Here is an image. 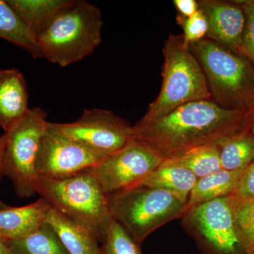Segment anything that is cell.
Returning a JSON list of instances; mask_svg holds the SVG:
<instances>
[{
	"instance_id": "cell-1",
	"label": "cell",
	"mask_w": 254,
	"mask_h": 254,
	"mask_svg": "<svg viewBox=\"0 0 254 254\" xmlns=\"http://www.w3.org/2000/svg\"><path fill=\"white\" fill-rule=\"evenodd\" d=\"M252 113L225 109L212 100L190 102L153 123L133 126V139L169 158L207 145L220 146L250 129Z\"/></svg>"
},
{
	"instance_id": "cell-2",
	"label": "cell",
	"mask_w": 254,
	"mask_h": 254,
	"mask_svg": "<svg viewBox=\"0 0 254 254\" xmlns=\"http://www.w3.org/2000/svg\"><path fill=\"white\" fill-rule=\"evenodd\" d=\"M103 14L84 0H69L38 41L43 58L62 67L91 55L102 42Z\"/></svg>"
},
{
	"instance_id": "cell-3",
	"label": "cell",
	"mask_w": 254,
	"mask_h": 254,
	"mask_svg": "<svg viewBox=\"0 0 254 254\" xmlns=\"http://www.w3.org/2000/svg\"><path fill=\"white\" fill-rule=\"evenodd\" d=\"M203 68L211 100L225 109L254 112V66L210 40L189 47Z\"/></svg>"
},
{
	"instance_id": "cell-4",
	"label": "cell",
	"mask_w": 254,
	"mask_h": 254,
	"mask_svg": "<svg viewBox=\"0 0 254 254\" xmlns=\"http://www.w3.org/2000/svg\"><path fill=\"white\" fill-rule=\"evenodd\" d=\"M36 190L51 208L103 242L113 218L108 194L93 175L83 171L66 178L40 179Z\"/></svg>"
},
{
	"instance_id": "cell-5",
	"label": "cell",
	"mask_w": 254,
	"mask_h": 254,
	"mask_svg": "<svg viewBox=\"0 0 254 254\" xmlns=\"http://www.w3.org/2000/svg\"><path fill=\"white\" fill-rule=\"evenodd\" d=\"M163 54L161 89L138 123H153L190 102L211 100L203 68L182 36L169 35Z\"/></svg>"
},
{
	"instance_id": "cell-6",
	"label": "cell",
	"mask_w": 254,
	"mask_h": 254,
	"mask_svg": "<svg viewBox=\"0 0 254 254\" xmlns=\"http://www.w3.org/2000/svg\"><path fill=\"white\" fill-rule=\"evenodd\" d=\"M112 218L141 246L150 234L182 218L187 200L168 190L136 186L108 194Z\"/></svg>"
},
{
	"instance_id": "cell-7",
	"label": "cell",
	"mask_w": 254,
	"mask_h": 254,
	"mask_svg": "<svg viewBox=\"0 0 254 254\" xmlns=\"http://www.w3.org/2000/svg\"><path fill=\"white\" fill-rule=\"evenodd\" d=\"M48 124L45 110L36 107L30 108L21 120L4 132V176L9 177L20 198H30L37 193V162Z\"/></svg>"
},
{
	"instance_id": "cell-8",
	"label": "cell",
	"mask_w": 254,
	"mask_h": 254,
	"mask_svg": "<svg viewBox=\"0 0 254 254\" xmlns=\"http://www.w3.org/2000/svg\"><path fill=\"white\" fill-rule=\"evenodd\" d=\"M233 194L192 207L182 227L202 254H247L234 215Z\"/></svg>"
},
{
	"instance_id": "cell-9",
	"label": "cell",
	"mask_w": 254,
	"mask_h": 254,
	"mask_svg": "<svg viewBox=\"0 0 254 254\" xmlns=\"http://www.w3.org/2000/svg\"><path fill=\"white\" fill-rule=\"evenodd\" d=\"M164 160L163 155L148 143L133 139L85 171L93 175L105 193L109 194L136 186Z\"/></svg>"
},
{
	"instance_id": "cell-10",
	"label": "cell",
	"mask_w": 254,
	"mask_h": 254,
	"mask_svg": "<svg viewBox=\"0 0 254 254\" xmlns=\"http://www.w3.org/2000/svg\"><path fill=\"white\" fill-rule=\"evenodd\" d=\"M52 125L64 136L105 156L133 140V126L110 110L86 109L73 123Z\"/></svg>"
},
{
	"instance_id": "cell-11",
	"label": "cell",
	"mask_w": 254,
	"mask_h": 254,
	"mask_svg": "<svg viewBox=\"0 0 254 254\" xmlns=\"http://www.w3.org/2000/svg\"><path fill=\"white\" fill-rule=\"evenodd\" d=\"M105 157L64 136L49 123L40 145L38 177L40 180L71 177L95 166Z\"/></svg>"
},
{
	"instance_id": "cell-12",
	"label": "cell",
	"mask_w": 254,
	"mask_h": 254,
	"mask_svg": "<svg viewBox=\"0 0 254 254\" xmlns=\"http://www.w3.org/2000/svg\"><path fill=\"white\" fill-rule=\"evenodd\" d=\"M198 3L208 21L207 39L243 56L242 37L246 16L242 6L237 1L200 0Z\"/></svg>"
},
{
	"instance_id": "cell-13",
	"label": "cell",
	"mask_w": 254,
	"mask_h": 254,
	"mask_svg": "<svg viewBox=\"0 0 254 254\" xmlns=\"http://www.w3.org/2000/svg\"><path fill=\"white\" fill-rule=\"evenodd\" d=\"M29 109L23 73L16 68L0 69V127L4 132L9 131Z\"/></svg>"
},
{
	"instance_id": "cell-14",
	"label": "cell",
	"mask_w": 254,
	"mask_h": 254,
	"mask_svg": "<svg viewBox=\"0 0 254 254\" xmlns=\"http://www.w3.org/2000/svg\"><path fill=\"white\" fill-rule=\"evenodd\" d=\"M50 208L41 198L25 206L0 209V238L9 242L28 236L45 223Z\"/></svg>"
},
{
	"instance_id": "cell-15",
	"label": "cell",
	"mask_w": 254,
	"mask_h": 254,
	"mask_svg": "<svg viewBox=\"0 0 254 254\" xmlns=\"http://www.w3.org/2000/svg\"><path fill=\"white\" fill-rule=\"evenodd\" d=\"M46 223L54 229L69 254H103L98 240L84 227L50 208Z\"/></svg>"
},
{
	"instance_id": "cell-16",
	"label": "cell",
	"mask_w": 254,
	"mask_h": 254,
	"mask_svg": "<svg viewBox=\"0 0 254 254\" xmlns=\"http://www.w3.org/2000/svg\"><path fill=\"white\" fill-rule=\"evenodd\" d=\"M246 168L238 170L221 169L198 179L187 200V211L195 205L233 194Z\"/></svg>"
},
{
	"instance_id": "cell-17",
	"label": "cell",
	"mask_w": 254,
	"mask_h": 254,
	"mask_svg": "<svg viewBox=\"0 0 254 254\" xmlns=\"http://www.w3.org/2000/svg\"><path fill=\"white\" fill-rule=\"evenodd\" d=\"M69 0H6L30 31L41 36Z\"/></svg>"
},
{
	"instance_id": "cell-18",
	"label": "cell",
	"mask_w": 254,
	"mask_h": 254,
	"mask_svg": "<svg viewBox=\"0 0 254 254\" xmlns=\"http://www.w3.org/2000/svg\"><path fill=\"white\" fill-rule=\"evenodd\" d=\"M198 180L187 169L170 163L165 158L158 168L136 186L168 190L188 200L190 191Z\"/></svg>"
},
{
	"instance_id": "cell-19",
	"label": "cell",
	"mask_w": 254,
	"mask_h": 254,
	"mask_svg": "<svg viewBox=\"0 0 254 254\" xmlns=\"http://www.w3.org/2000/svg\"><path fill=\"white\" fill-rule=\"evenodd\" d=\"M0 38L26 50L34 59L43 58L36 37L4 0H0Z\"/></svg>"
},
{
	"instance_id": "cell-20",
	"label": "cell",
	"mask_w": 254,
	"mask_h": 254,
	"mask_svg": "<svg viewBox=\"0 0 254 254\" xmlns=\"http://www.w3.org/2000/svg\"><path fill=\"white\" fill-rule=\"evenodd\" d=\"M7 244L13 254H69L54 229L46 222L28 236Z\"/></svg>"
},
{
	"instance_id": "cell-21",
	"label": "cell",
	"mask_w": 254,
	"mask_h": 254,
	"mask_svg": "<svg viewBox=\"0 0 254 254\" xmlns=\"http://www.w3.org/2000/svg\"><path fill=\"white\" fill-rule=\"evenodd\" d=\"M165 160L187 169L198 179L216 173L222 169L220 146L217 145L198 147Z\"/></svg>"
},
{
	"instance_id": "cell-22",
	"label": "cell",
	"mask_w": 254,
	"mask_h": 254,
	"mask_svg": "<svg viewBox=\"0 0 254 254\" xmlns=\"http://www.w3.org/2000/svg\"><path fill=\"white\" fill-rule=\"evenodd\" d=\"M222 169L238 170L254 161V135L250 129L235 135L220 146Z\"/></svg>"
},
{
	"instance_id": "cell-23",
	"label": "cell",
	"mask_w": 254,
	"mask_h": 254,
	"mask_svg": "<svg viewBox=\"0 0 254 254\" xmlns=\"http://www.w3.org/2000/svg\"><path fill=\"white\" fill-rule=\"evenodd\" d=\"M102 243L103 254H143L141 246L113 218Z\"/></svg>"
},
{
	"instance_id": "cell-24",
	"label": "cell",
	"mask_w": 254,
	"mask_h": 254,
	"mask_svg": "<svg viewBox=\"0 0 254 254\" xmlns=\"http://www.w3.org/2000/svg\"><path fill=\"white\" fill-rule=\"evenodd\" d=\"M234 215L247 254H254V200H237L235 198Z\"/></svg>"
},
{
	"instance_id": "cell-25",
	"label": "cell",
	"mask_w": 254,
	"mask_h": 254,
	"mask_svg": "<svg viewBox=\"0 0 254 254\" xmlns=\"http://www.w3.org/2000/svg\"><path fill=\"white\" fill-rule=\"evenodd\" d=\"M176 19L177 23L183 29L182 41L186 48L206 38L208 21L200 9L193 16L188 18L177 14Z\"/></svg>"
},
{
	"instance_id": "cell-26",
	"label": "cell",
	"mask_w": 254,
	"mask_h": 254,
	"mask_svg": "<svg viewBox=\"0 0 254 254\" xmlns=\"http://www.w3.org/2000/svg\"><path fill=\"white\" fill-rule=\"evenodd\" d=\"M237 1L242 6L246 16L242 37V55L254 66V0Z\"/></svg>"
},
{
	"instance_id": "cell-27",
	"label": "cell",
	"mask_w": 254,
	"mask_h": 254,
	"mask_svg": "<svg viewBox=\"0 0 254 254\" xmlns=\"http://www.w3.org/2000/svg\"><path fill=\"white\" fill-rule=\"evenodd\" d=\"M233 195L237 200H254V161L245 169Z\"/></svg>"
},
{
	"instance_id": "cell-28",
	"label": "cell",
	"mask_w": 254,
	"mask_h": 254,
	"mask_svg": "<svg viewBox=\"0 0 254 254\" xmlns=\"http://www.w3.org/2000/svg\"><path fill=\"white\" fill-rule=\"evenodd\" d=\"M173 4L178 14L185 18L193 16L199 9L198 1L195 0H174Z\"/></svg>"
},
{
	"instance_id": "cell-29",
	"label": "cell",
	"mask_w": 254,
	"mask_h": 254,
	"mask_svg": "<svg viewBox=\"0 0 254 254\" xmlns=\"http://www.w3.org/2000/svg\"><path fill=\"white\" fill-rule=\"evenodd\" d=\"M6 143V136L5 134L0 136V182L1 178L4 176V170H3V158H4V153Z\"/></svg>"
},
{
	"instance_id": "cell-30",
	"label": "cell",
	"mask_w": 254,
	"mask_h": 254,
	"mask_svg": "<svg viewBox=\"0 0 254 254\" xmlns=\"http://www.w3.org/2000/svg\"><path fill=\"white\" fill-rule=\"evenodd\" d=\"M0 254H13L7 242L0 238Z\"/></svg>"
},
{
	"instance_id": "cell-31",
	"label": "cell",
	"mask_w": 254,
	"mask_h": 254,
	"mask_svg": "<svg viewBox=\"0 0 254 254\" xmlns=\"http://www.w3.org/2000/svg\"><path fill=\"white\" fill-rule=\"evenodd\" d=\"M250 131L254 135V112L252 114V119H251Z\"/></svg>"
},
{
	"instance_id": "cell-32",
	"label": "cell",
	"mask_w": 254,
	"mask_h": 254,
	"mask_svg": "<svg viewBox=\"0 0 254 254\" xmlns=\"http://www.w3.org/2000/svg\"><path fill=\"white\" fill-rule=\"evenodd\" d=\"M8 205L5 204L4 202L2 201V200H0V209H3L5 208H7Z\"/></svg>"
}]
</instances>
